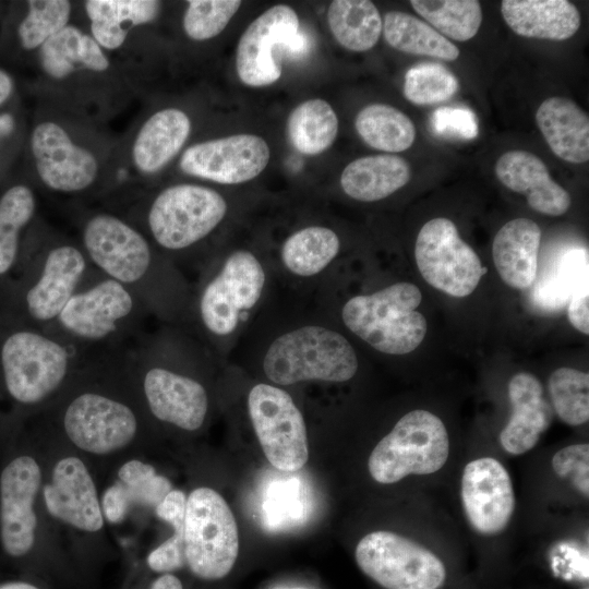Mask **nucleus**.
<instances>
[{
    "label": "nucleus",
    "mask_w": 589,
    "mask_h": 589,
    "mask_svg": "<svg viewBox=\"0 0 589 589\" xmlns=\"http://www.w3.org/2000/svg\"><path fill=\"white\" fill-rule=\"evenodd\" d=\"M414 256L424 280L456 298L472 293L485 272L478 254L459 237L455 224L444 217L422 226Z\"/></svg>",
    "instance_id": "19"
},
{
    "label": "nucleus",
    "mask_w": 589,
    "mask_h": 589,
    "mask_svg": "<svg viewBox=\"0 0 589 589\" xmlns=\"http://www.w3.org/2000/svg\"><path fill=\"white\" fill-rule=\"evenodd\" d=\"M411 178L408 161L397 155L381 154L349 163L341 172L344 192L360 202H375L389 196Z\"/></svg>",
    "instance_id": "31"
},
{
    "label": "nucleus",
    "mask_w": 589,
    "mask_h": 589,
    "mask_svg": "<svg viewBox=\"0 0 589 589\" xmlns=\"http://www.w3.org/2000/svg\"><path fill=\"white\" fill-rule=\"evenodd\" d=\"M449 441L442 420L416 409L394 425L373 448L368 468L378 483L390 484L409 474H430L446 462Z\"/></svg>",
    "instance_id": "14"
},
{
    "label": "nucleus",
    "mask_w": 589,
    "mask_h": 589,
    "mask_svg": "<svg viewBox=\"0 0 589 589\" xmlns=\"http://www.w3.org/2000/svg\"><path fill=\"white\" fill-rule=\"evenodd\" d=\"M77 238L92 267L132 291L147 308L157 309L156 248L130 220L108 208H81Z\"/></svg>",
    "instance_id": "7"
},
{
    "label": "nucleus",
    "mask_w": 589,
    "mask_h": 589,
    "mask_svg": "<svg viewBox=\"0 0 589 589\" xmlns=\"http://www.w3.org/2000/svg\"><path fill=\"white\" fill-rule=\"evenodd\" d=\"M422 300L419 288L396 283L371 294L349 299L341 318L354 335L387 354H406L425 337V317L417 311Z\"/></svg>",
    "instance_id": "11"
},
{
    "label": "nucleus",
    "mask_w": 589,
    "mask_h": 589,
    "mask_svg": "<svg viewBox=\"0 0 589 589\" xmlns=\"http://www.w3.org/2000/svg\"><path fill=\"white\" fill-rule=\"evenodd\" d=\"M16 128V121L12 113H0V145L1 142L11 136Z\"/></svg>",
    "instance_id": "51"
},
{
    "label": "nucleus",
    "mask_w": 589,
    "mask_h": 589,
    "mask_svg": "<svg viewBox=\"0 0 589 589\" xmlns=\"http://www.w3.org/2000/svg\"><path fill=\"white\" fill-rule=\"evenodd\" d=\"M172 489L170 480L152 464L137 456L125 458L100 493L104 518L109 525H119L134 510H154Z\"/></svg>",
    "instance_id": "25"
},
{
    "label": "nucleus",
    "mask_w": 589,
    "mask_h": 589,
    "mask_svg": "<svg viewBox=\"0 0 589 589\" xmlns=\"http://www.w3.org/2000/svg\"><path fill=\"white\" fill-rule=\"evenodd\" d=\"M263 370L278 385L312 380L345 382L356 374L358 359L341 334L308 325L276 338L266 351Z\"/></svg>",
    "instance_id": "12"
},
{
    "label": "nucleus",
    "mask_w": 589,
    "mask_h": 589,
    "mask_svg": "<svg viewBox=\"0 0 589 589\" xmlns=\"http://www.w3.org/2000/svg\"><path fill=\"white\" fill-rule=\"evenodd\" d=\"M269 147L254 134H236L194 143L179 157L180 171L220 184H238L257 177L267 166Z\"/></svg>",
    "instance_id": "21"
},
{
    "label": "nucleus",
    "mask_w": 589,
    "mask_h": 589,
    "mask_svg": "<svg viewBox=\"0 0 589 589\" xmlns=\"http://www.w3.org/2000/svg\"><path fill=\"white\" fill-rule=\"evenodd\" d=\"M458 89L455 74L441 63L422 62L405 74L404 96L414 105H433L453 97Z\"/></svg>",
    "instance_id": "42"
},
{
    "label": "nucleus",
    "mask_w": 589,
    "mask_h": 589,
    "mask_svg": "<svg viewBox=\"0 0 589 589\" xmlns=\"http://www.w3.org/2000/svg\"><path fill=\"white\" fill-rule=\"evenodd\" d=\"M360 137L371 147L399 153L411 147L416 128L399 109L385 104H371L361 109L354 120Z\"/></svg>",
    "instance_id": "37"
},
{
    "label": "nucleus",
    "mask_w": 589,
    "mask_h": 589,
    "mask_svg": "<svg viewBox=\"0 0 589 589\" xmlns=\"http://www.w3.org/2000/svg\"><path fill=\"white\" fill-rule=\"evenodd\" d=\"M184 516L177 514L167 518L173 533L146 556L148 569L155 574L176 573L185 568L184 560Z\"/></svg>",
    "instance_id": "44"
},
{
    "label": "nucleus",
    "mask_w": 589,
    "mask_h": 589,
    "mask_svg": "<svg viewBox=\"0 0 589 589\" xmlns=\"http://www.w3.org/2000/svg\"><path fill=\"white\" fill-rule=\"evenodd\" d=\"M108 207L130 220L157 249L178 252L204 240L227 214L216 190L196 183L163 188L147 201L125 191L109 195Z\"/></svg>",
    "instance_id": "6"
},
{
    "label": "nucleus",
    "mask_w": 589,
    "mask_h": 589,
    "mask_svg": "<svg viewBox=\"0 0 589 589\" xmlns=\"http://www.w3.org/2000/svg\"><path fill=\"white\" fill-rule=\"evenodd\" d=\"M461 501L477 532L485 536L502 532L515 509L513 483L505 467L491 457L468 462L461 478Z\"/></svg>",
    "instance_id": "23"
},
{
    "label": "nucleus",
    "mask_w": 589,
    "mask_h": 589,
    "mask_svg": "<svg viewBox=\"0 0 589 589\" xmlns=\"http://www.w3.org/2000/svg\"><path fill=\"white\" fill-rule=\"evenodd\" d=\"M508 397L513 412L500 433V442L507 453L520 455L534 447L549 428L552 409L543 396L539 380L527 372L517 373L510 378Z\"/></svg>",
    "instance_id": "27"
},
{
    "label": "nucleus",
    "mask_w": 589,
    "mask_h": 589,
    "mask_svg": "<svg viewBox=\"0 0 589 589\" xmlns=\"http://www.w3.org/2000/svg\"><path fill=\"white\" fill-rule=\"evenodd\" d=\"M495 175L506 188L525 194L529 206L538 213L560 216L570 206L568 192L551 178L544 163L530 152L504 153L495 164Z\"/></svg>",
    "instance_id": "26"
},
{
    "label": "nucleus",
    "mask_w": 589,
    "mask_h": 589,
    "mask_svg": "<svg viewBox=\"0 0 589 589\" xmlns=\"http://www.w3.org/2000/svg\"><path fill=\"white\" fill-rule=\"evenodd\" d=\"M588 250H565L539 276H536L529 292L531 306L545 314L560 312L567 306L572 296L589 288Z\"/></svg>",
    "instance_id": "32"
},
{
    "label": "nucleus",
    "mask_w": 589,
    "mask_h": 589,
    "mask_svg": "<svg viewBox=\"0 0 589 589\" xmlns=\"http://www.w3.org/2000/svg\"><path fill=\"white\" fill-rule=\"evenodd\" d=\"M584 589H588V588H584Z\"/></svg>",
    "instance_id": "54"
},
{
    "label": "nucleus",
    "mask_w": 589,
    "mask_h": 589,
    "mask_svg": "<svg viewBox=\"0 0 589 589\" xmlns=\"http://www.w3.org/2000/svg\"><path fill=\"white\" fill-rule=\"evenodd\" d=\"M589 288L574 293L567 304V315L572 325L580 333L589 334Z\"/></svg>",
    "instance_id": "47"
},
{
    "label": "nucleus",
    "mask_w": 589,
    "mask_h": 589,
    "mask_svg": "<svg viewBox=\"0 0 589 589\" xmlns=\"http://www.w3.org/2000/svg\"><path fill=\"white\" fill-rule=\"evenodd\" d=\"M0 589H49L27 580H11L0 584Z\"/></svg>",
    "instance_id": "52"
},
{
    "label": "nucleus",
    "mask_w": 589,
    "mask_h": 589,
    "mask_svg": "<svg viewBox=\"0 0 589 589\" xmlns=\"http://www.w3.org/2000/svg\"><path fill=\"white\" fill-rule=\"evenodd\" d=\"M238 553L239 532L228 503L212 488L193 489L184 516L185 568L201 580H218L230 573Z\"/></svg>",
    "instance_id": "13"
},
{
    "label": "nucleus",
    "mask_w": 589,
    "mask_h": 589,
    "mask_svg": "<svg viewBox=\"0 0 589 589\" xmlns=\"http://www.w3.org/2000/svg\"><path fill=\"white\" fill-rule=\"evenodd\" d=\"M549 393L556 414L569 425L589 419V374L572 368H560L549 377Z\"/></svg>",
    "instance_id": "41"
},
{
    "label": "nucleus",
    "mask_w": 589,
    "mask_h": 589,
    "mask_svg": "<svg viewBox=\"0 0 589 589\" xmlns=\"http://www.w3.org/2000/svg\"><path fill=\"white\" fill-rule=\"evenodd\" d=\"M36 211L37 199L27 184H13L0 195V278L14 268L23 231L32 225Z\"/></svg>",
    "instance_id": "35"
},
{
    "label": "nucleus",
    "mask_w": 589,
    "mask_h": 589,
    "mask_svg": "<svg viewBox=\"0 0 589 589\" xmlns=\"http://www.w3.org/2000/svg\"><path fill=\"white\" fill-rule=\"evenodd\" d=\"M120 359L147 418L185 432L202 428L208 412V395L199 380L159 362L142 336Z\"/></svg>",
    "instance_id": "10"
},
{
    "label": "nucleus",
    "mask_w": 589,
    "mask_h": 589,
    "mask_svg": "<svg viewBox=\"0 0 589 589\" xmlns=\"http://www.w3.org/2000/svg\"><path fill=\"white\" fill-rule=\"evenodd\" d=\"M46 437L39 504L47 525L74 540L100 538L107 522L91 464L60 441Z\"/></svg>",
    "instance_id": "9"
},
{
    "label": "nucleus",
    "mask_w": 589,
    "mask_h": 589,
    "mask_svg": "<svg viewBox=\"0 0 589 589\" xmlns=\"http://www.w3.org/2000/svg\"><path fill=\"white\" fill-rule=\"evenodd\" d=\"M286 129L294 149L304 155H317L334 143L338 118L326 100L309 99L290 112Z\"/></svg>",
    "instance_id": "36"
},
{
    "label": "nucleus",
    "mask_w": 589,
    "mask_h": 589,
    "mask_svg": "<svg viewBox=\"0 0 589 589\" xmlns=\"http://www.w3.org/2000/svg\"><path fill=\"white\" fill-rule=\"evenodd\" d=\"M431 129L440 136L458 140H472L479 133L474 112L466 107H440L430 119Z\"/></svg>",
    "instance_id": "45"
},
{
    "label": "nucleus",
    "mask_w": 589,
    "mask_h": 589,
    "mask_svg": "<svg viewBox=\"0 0 589 589\" xmlns=\"http://www.w3.org/2000/svg\"><path fill=\"white\" fill-rule=\"evenodd\" d=\"M248 409L256 437L269 464L281 471H298L309 459L303 416L281 388L260 383L249 392Z\"/></svg>",
    "instance_id": "18"
},
{
    "label": "nucleus",
    "mask_w": 589,
    "mask_h": 589,
    "mask_svg": "<svg viewBox=\"0 0 589 589\" xmlns=\"http://www.w3.org/2000/svg\"><path fill=\"white\" fill-rule=\"evenodd\" d=\"M411 7L441 35L457 41L473 38L482 22L476 0H411Z\"/></svg>",
    "instance_id": "40"
},
{
    "label": "nucleus",
    "mask_w": 589,
    "mask_h": 589,
    "mask_svg": "<svg viewBox=\"0 0 589 589\" xmlns=\"http://www.w3.org/2000/svg\"><path fill=\"white\" fill-rule=\"evenodd\" d=\"M88 361L74 346L44 329L16 324L1 335L0 377L8 397L39 413Z\"/></svg>",
    "instance_id": "5"
},
{
    "label": "nucleus",
    "mask_w": 589,
    "mask_h": 589,
    "mask_svg": "<svg viewBox=\"0 0 589 589\" xmlns=\"http://www.w3.org/2000/svg\"><path fill=\"white\" fill-rule=\"evenodd\" d=\"M554 472L569 478L584 495H589V445L573 444L558 450L552 458Z\"/></svg>",
    "instance_id": "46"
},
{
    "label": "nucleus",
    "mask_w": 589,
    "mask_h": 589,
    "mask_svg": "<svg viewBox=\"0 0 589 589\" xmlns=\"http://www.w3.org/2000/svg\"><path fill=\"white\" fill-rule=\"evenodd\" d=\"M240 5L239 0H189L182 28L194 41L212 39L225 29Z\"/></svg>",
    "instance_id": "43"
},
{
    "label": "nucleus",
    "mask_w": 589,
    "mask_h": 589,
    "mask_svg": "<svg viewBox=\"0 0 589 589\" xmlns=\"http://www.w3.org/2000/svg\"><path fill=\"white\" fill-rule=\"evenodd\" d=\"M28 148L40 187L56 197L107 199L117 188L119 142L99 123L47 104Z\"/></svg>",
    "instance_id": "2"
},
{
    "label": "nucleus",
    "mask_w": 589,
    "mask_h": 589,
    "mask_svg": "<svg viewBox=\"0 0 589 589\" xmlns=\"http://www.w3.org/2000/svg\"><path fill=\"white\" fill-rule=\"evenodd\" d=\"M144 303L96 269L46 329L74 346L86 359L122 353L143 334Z\"/></svg>",
    "instance_id": "4"
},
{
    "label": "nucleus",
    "mask_w": 589,
    "mask_h": 589,
    "mask_svg": "<svg viewBox=\"0 0 589 589\" xmlns=\"http://www.w3.org/2000/svg\"><path fill=\"white\" fill-rule=\"evenodd\" d=\"M266 276L256 256L238 250L203 287L197 301V316L206 332L224 337L231 334L240 313L252 309L261 298Z\"/></svg>",
    "instance_id": "20"
},
{
    "label": "nucleus",
    "mask_w": 589,
    "mask_h": 589,
    "mask_svg": "<svg viewBox=\"0 0 589 589\" xmlns=\"http://www.w3.org/2000/svg\"><path fill=\"white\" fill-rule=\"evenodd\" d=\"M43 458L12 457L0 472V543L12 558L29 556L39 543Z\"/></svg>",
    "instance_id": "17"
},
{
    "label": "nucleus",
    "mask_w": 589,
    "mask_h": 589,
    "mask_svg": "<svg viewBox=\"0 0 589 589\" xmlns=\"http://www.w3.org/2000/svg\"><path fill=\"white\" fill-rule=\"evenodd\" d=\"M14 89L15 83L13 77L7 71L0 69V106L12 97Z\"/></svg>",
    "instance_id": "50"
},
{
    "label": "nucleus",
    "mask_w": 589,
    "mask_h": 589,
    "mask_svg": "<svg viewBox=\"0 0 589 589\" xmlns=\"http://www.w3.org/2000/svg\"><path fill=\"white\" fill-rule=\"evenodd\" d=\"M360 569L385 589H438L446 580L443 562L426 548L390 531H373L357 544Z\"/></svg>",
    "instance_id": "16"
},
{
    "label": "nucleus",
    "mask_w": 589,
    "mask_h": 589,
    "mask_svg": "<svg viewBox=\"0 0 589 589\" xmlns=\"http://www.w3.org/2000/svg\"><path fill=\"white\" fill-rule=\"evenodd\" d=\"M121 354V353H120ZM120 354L92 359L60 396L38 414L45 433L89 464L132 457L147 419Z\"/></svg>",
    "instance_id": "1"
},
{
    "label": "nucleus",
    "mask_w": 589,
    "mask_h": 589,
    "mask_svg": "<svg viewBox=\"0 0 589 589\" xmlns=\"http://www.w3.org/2000/svg\"><path fill=\"white\" fill-rule=\"evenodd\" d=\"M335 39L346 49L362 52L373 48L382 33V17L372 1L335 0L327 11Z\"/></svg>",
    "instance_id": "34"
},
{
    "label": "nucleus",
    "mask_w": 589,
    "mask_h": 589,
    "mask_svg": "<svg viewBox=\"0 0 589 589\" xmlns=\"http://www.w3.org/2000/svg\"><path fill=\"white\" fill-rule=\"evenodd\" d=\"M536 121L552 152L570 164L589 159V118L573 100L545 99L536 112Z\"/></svg>",
    "instance_id": "30"
},
{
    "label": "nucleus",
    "mask_w": 589,
    "mask_h": 589,
    "mask_svg": "<svg viewBox=\"0 0 589 589\" xmlns=\"http://www.w3.org/2000/svg\"><path fill=\"white\" fill-rule=\"evenodd\" d=\"M501 12L508 27L522 37L560 41L580 26L578 9L566 0H503Z\"/></svg>",
    "instance_id": "29"
},
{
    "label": "nucleus",
    "mask_w": 589,
    "mask_h": 589,
    "mask_svg": "<svg viewBox=\"0 0 589 589\" xmlns=\"http://www.w3.org/2000/svg\"><path fill=\"white\" fill-rule=\"evenodd\" d=\"M291 589H298V588H291Z\"/></svg>",
    "instance_id": "53"
},
{
    "label": "nucleus",
    "mask_w": 589,
    "mask_h": 589,
    "mask_svg": "<svg viewBox=\"0 0 589 589\" xmlns=\"http://www.w3.org/2000/svg\"><path fill=\"white\" fill-rule=\"evenodd\" d=\"M16 27L22 50L34 52L72 23L76 2L69 0H29Z\"/></svg>",
    "instance_id": "39"
},
{
    "label": "nucleus",
    "mask_w": 589,
    "mask_h": 589,
    "mask_svg": "<svg viewBox=\"0 0 589 589\" xmlns=\"http://www.w3.org/2000/svg\"><path fill=\"white\" fill-rule=\"evenodd\" d=\"M94 272L76 238L47 225L37 233L17 289V323L48 329Z\"/></svg>",
    "instance_id": "8"
},
{
    "label": "nucleus",
    "mask_w": 589,
    "mask_h": 589,
    "mask_svg": "<svg viewBox=\"0 0 589 589\" xmlns=\"http://www.w3.org/2000/svg\"><path fill=\"white\" fill-rule=\"evenodd\" d=\"M163 3L156 0H86L75 12L88 35L113 59L135 44L137 31L155 23Z\"/></svg>",
    "instance_id": "24"
},
{
    "label": "nucleus",
    "mask_w": 589,
    "mask_h": 589,
    "mask_svg": "<svg viewBox=\"0 0 589 589\" xmlns=\"http://www.w3.org/2000/svg\"><path fill=\"white\" fill-rule=\"evenodd\" d=\"M191 132L190 116L177 107L156 109L136 121L128 135L119 142L115 191L134 187L139 180H147L160 173L182 154Z\"/></svg>",
    "instance_id": "15"
},
{
    "label": "nucleus",
    "mask_w": 589,
    "mask_h": 589,
    "mask_svg": "<svg viewBox=\"0 0 589 589\" xmlns=\"http://www.w3.org/2000/svg\"><path fill=\"white\" fill-rule=\"evenodd\" d=\"M147 589H184L183 584L173 573L157 574Z\"/></svg>",
    "instance_id": "48"
},
{
    "label": "nucleus",
    "mask_w": 589,
    "mask_h": 589,
    "mask_svg": "<svg viewBox=\"0 0 589 589\" xmlns=\"http://www.w3.org/2000/svg\"><path fill=\"white\" fill-rule=\"evenodd\" d=\"M36 63L47 104L99 124L136 91L124 68L74 22L39 49Z\"/></svg>",
    "instance_id": "3"
},
{
    "label": "nucleus",
    "mask_w": 589,
    "mask_h": 589,
    "mask_svg": "<svg viewBox=\"0 0 589 589\" xmlns=\"http://www.w3.org/2000/svg\"><path fill=\"white\" fill-rule=\"evenodd\" d=\"M541 229L531 219L516 218L495 235L493 262L503 281L515 289L529 288L538 274Z\"/></svg>",
    "instance_id": "28"
},
{
    "label": "nucleus",
    "mask_w": 589,
    "mask_h": 589,
    "mask_svg": "<svg viewBox=\"0 0 589 589\" xmlns=\"http://www.w3.org/2000/svg\"><path fill=\"white\" fill-rule=\"evenodd\" d=\"M385 40L401 52L455 61L459 49L428 23L406 12L390 11L382 26Z\"/></svg>",
    "instance_id": "33"
},
{
    "label": "nucleus",
    "mask_w": 589,
    "mask_h": 589,
    "mask_svg": "<svg viewBox=\"0 0 589 589\" xmlns=\"http://www.w3.org/2000/svg\"><path fill=\"white\" fill-rule=\"evenodd\" d=\"M299 32L296 11L277 4L256 17L239 39L236 69L240 81L252 87L267 86L279 80L281 64L274 50L286 46Z\"/></svg>",
    "instance_id": "22"
},
{
    "label": "nucleus",
    "mask_w": 589,
    "mask_h": 589,
    "mask_svg": "<svg viewBox=\"0 0 589 589\" xmlns=\"http://www.w3.org/2000/svg\"><path fill=\"white\" fill-rule=\"evenodd\" d=\"M340 241L329 228L311 226L289 236L281 261L292 274L309 277L322 272L338 254Z\"/></svg>",
    "instance_id": "38"
},
{
    "label": "nucleus",
    "mask_w": 589,
    "mask_h": 589,
    "mask_svg": "<svg viewBox=\"0 0 589 589\" xmlns=\"http://www.w3.org/2000/svg\"><path fill=\"white\" fill-rule=\"evenodd\" d=\"M308 49L306 37L298 32L293 37L289 39L286 46L283 48L289 56H301Z\"/></svg>",
    "instance_id": "49"
}]
</instances>
